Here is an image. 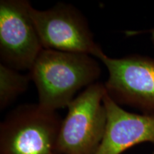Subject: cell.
Returning a JSON list of instances; mask_svg holds the SVG:
<instances>
[{"label": "cell", "mask_w": 154, "mask_h": 154, "mask_svg": "<svg viewBox=\"0 0 154 154\" xmlns=\"http://www.w3.org/2000/svg\"><path fill=\"white\" fill-rule=\"evenodd\" d=\"M29 72L38 104L57 111L68 106L79 90L97 82L101 69L89 54L44 49Z\"/></svg>", "instance_id": "cell-1"}, {"label": "cell", "mask_w": 154, "mask_h": 154, "mask_svg": "<svg viewBox=\"0 0 154 154\" xmlns=\"http://www.w3.org/2000/svg\"><path fill=\"white\" fill-rule=\"evenodd\" d=\"M104 84L86 88L68 105L57 142L59 154H95L104 135L107 113L103 103Z\"/></svg>", "instance_id": "cell-3"}, {"label": "cell", "mask_w": 154, "mask_h": 154, "mask_svg": "<svg viewBox=\"0 0 154 154\" xmlns=\"http://www.w3.org/2000/svg\"><path fill=\"white\" fill-rule=\"evenodd\" d=\"M142 33H149L151 35V39L152 43H153L154 46V28H152L151 29L144 31V32H140V31H129V32H127L126 34L128 36H134L136 34H140Z\"/></svg>", "instance_id": "cell-9"}, {"label": "cell", "mask_w": 154, "mask_h": 154, "mask_svg": "<svg viewBox=\"0 0 154 154\" xmlns=\"http://www.w3.org/2000/svg\"><path fill=\"white\" fill-rule=\"evenodd\" d=\"M31 81L29 74L0 63V110L3 111L26 91Z\"/></svg>", "instance_id": "cell-8"}, {"label": "cell", "mask_w": 154, "mask_h": 154, "mask_svg": "<svg viewBox=\"0 0 154 154\" xmlns=\"http://www.w3.org/2000/svg\"><path fill=\"white\" fill-rule=\"evenodd\" d=\"M103 103L107 124L95 154H121L142 143L154 144V114L131 113L106 93Z\"/></svg>", "instance_id": "cell-7"}, {"label": "cell", "mask_w": 154, "mask_h": 154, "mask_svg": "<svg viewBox=\"0 0 154 154\" xmlns=\"http://www.w3.org/2000/svg\"><path fill=\"white\" fill-rule=\"evenodd\" d=\"M27 0L0 1V60L17 71L29 70L44 49Z\"/></svg>", "instance_id": "cell-6"}, {"label": "cell", "mask_w": 154, "mask_h": 154, "mask_svg": "<svg viewBox=\"0 0 154 154\" xmlns=\"http://www.w3.org/2000/svg\"><path fill=\"white\" fill-rule=\"evenodd\" d=\"M30 15L44 49L96 58L103 51L94 41L87 19L71 4L59 2L45 10L32 6Z\"/></svg>", "instance_id": "cell-4"}, {"label": "cell", "mask_w": 154, "mask_h": 154, "mask_svg": "<svg viewBox=\"0 0 154 154\" xmlns=\"http://www.w3.org/2000/svg\"><path fill=\"white\" fill-rule=\"evenodd\" d=\"M96 59L106 67L104 86L116 103L154 114V58L138 54L111 58L102 51Z\"/></svg>", "instance_id": "cell-5"}, {"label": "cell", "mask_w": 154, "mask_h": 154, "mask_svg": "<svg viewBox=\"0 0 154 154\" xmlns=\"http://www.w3.org/2000/svg\"><path fill=\"white\" fill-rule=\"evenodd\" d=\"M61 121L38 103L19 106L0 124V154H59Z\"/></svg>", "instance_id": "cell-2"}, {"label": "cell", "mask_w": 154, "mask_h": 154, "mask_svg": "<svg viewBox=\"0 0 154 154\" xmlns=\"http://www.w3.org/2000/svg\"><path fill=\"white\" fill-rule=\"evenodd\" d=\"M153 154H154V152H153Z\"/></svg>", "instance_id": "cell-10"}]
</instances>
